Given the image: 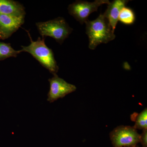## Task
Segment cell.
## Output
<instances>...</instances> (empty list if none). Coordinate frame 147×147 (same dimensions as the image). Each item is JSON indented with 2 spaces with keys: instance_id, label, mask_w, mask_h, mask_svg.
<instances>
[{
  "instance_id": "3",
  "label": "cell",
  "mask_w": 147,
  "mask_h": 147,
  "mask_svg": "<svg viewBox=\"0 0 147 147\" xmlns=\"http://www.w3.org/2000/svg\"><path fill=\"white\" fill-rule=\"evenodd\" d=\"M36 26L42 38L50 36L60 44H62L73 30L65 19L60 17L45 22H38Z\"/></svg>"
},
{
  "instance_id": "15",
  "label": "cell",
  "mask_w": 147,
  "mask_h": 147,
  "mask_svg": "<svg viewBox=\"0 0 147 147\" xmlns=\"http://www.w3.org/2000/svg\"><path fill=\"white\" fill-rule=\"evenodd\" d=\"M0 38H2L1 36V34H0Z\"/></svg>"
},
{
  "instance_id": "11",
  "label": "cell",
  "mask_w": 147,
  "mask_h": 147,
  "mask_svg": "<svg viewBox=\"0 0 147 147\" xmlns=\"http://www.w3.org/2000/svg\"><path fill=\"white\" fill-rule=\"evenodd\" d=\"M135 20V14L131 8L125 7L121 10L119 17V21L121 23L125 25H132Z\"/></svg>"
},
{
  "instance_id": "14",
  "label": "cell",
  "mask_w": 147,
  "mask_h": 147,
  "mask_svg": "<svg viewBox=\"0 0 147 147\" xmlns=\"http://www.w3.org/2000/svg\"><path fill=\"white\" fill-rule=\"evenodd\" d=\"M137 147V146H129V147Z\"/></svg>"
},
{
  "instance_id": "9",
  "label": "cell",
  "mask_w": 147,
  "mask_h": 147,
  "mask_svg": "<svg viewBox=\"0 0 147 147\" xmlns=\"http://www.w3.org/2000/svg\"><path fill=\"white\" fill-rule=\"evenodd\" d=\"M0 13L14 16H25V8L18 2L0 0Z\"/></svg>"
},
{
  "instance_id": "4",
  "label": "cell",
  "mask_w": 147,
  "mask_h": 147,
  "mask_svg": "<svg viewBox=\"0 0 147 147\" xmlns=\"http://www.w3.org/2000/svg\"><path fill=\"white\" fill-rule=\"evenodd\" d=\"M110 137L114 147L134 146L140 141V134L130 126L117 127L110 132Z\"/></svg>"
},
{
  "instance_id": "5",
  "label": "cell",
  "mask_w": 147,
  "mask_h": 147,
  "mask_svg": "<svg viewBox=\"0 0 147 147\" xmlns=\"http://www.w3.org/2000/svg\"><path fill=\"white\" fill-rule=\"evenodd\" d=\"M110 2L108 0H96L93 2L76 1L69 5V13L80 24H83L88 21L90 14L97 11L100 6L109 4Z\"/></svg>"
},
{
  "instance_id": "12",
  "label": "cell",
  "mask_w": 147,
  "mask_h": 147,
  "mask_svg": "<svg viewBox=\"0 0 147 147\" xmlns=\"http://www.w3.org/2000/svg\"><path fill=\"white\" fill-rule=\"evenodd\" d=\"M133 127L136 129H147V108H145L135 118V124Z\"/></svg>"
},
{
  "instance_id": "2",
  "label": "cell",
  "mask_w": 147,
  "mask_h": 147,
  "mask_svg": "<svg viewBox=\"0 0 147 147\" xmlns=\"http://www.w3.org/2000/svg\"><path fill=\"white\" fill-rule=\"evenodd\" d=\"M31 43L27 46H21L22 52L30 53L40 63L53 75L57 74L59 67L55 60L53 50L47 47L44 38L39 37L36 41L30 38Z\"/></svg>"
},
{
  "instance_id": "7",
  "label": "cell",
  "mask_w": 147,
  "mask_h": 147,
  "mask_svg": "<svg viewBox=\"0 0 147 147\" xmlns=\"http://www.w3.org/2000/svg\"><path fill=\"white\" fill-rule=\"evenodd\" d=\"M25 16H14L0 13V34L7 38L24 24Z\"/></svg>"
},
{
  "instance_id": "13",
  "label": "cell",
  "mask_w": 147,
  "mask_h": 147,
  "mask_svg": "<svg viewBox=\"0 0 147 147\" xmlns=\"http://www.w3.org/2000/svg\"><path fill=\"white\" fill-rule=\"evenodd\" d=\"M140 143L143 147H147V129L143 130L142 134H140Z\"/></svg>"
},
{
  "instance_id": "1",
  "label": "cell",
  "mask_w": 147,
  "mask_h": 147,
  "mask_svg": "<svg viewBox=\"0 0 147 147\" xmlns=\"http://www.w3.org/2000/svg\"><path fill=\"white\" fill-rule=\"evenodd\" d=\"M85 24L89 40V48L91 50H94L98 45L108 43L115 38L108 19L103 14H100L93 21L88 20Z\"/></svg>"
},
{
  "instance_id": "10",
  "label": "cell",
  "mask_w": 147,
  "mask_h": 147,
  "mask_svg": "<svg viewBox=\"0 0 147 147\" xmlns=\"http://www.w3.org/2000/svg\"><path fill=\"white\" fill-rule=\"evenodd\" d=\"M20 50H16L8 43L0 42V60H4L9 57H16L21 53Z\"/></svg>"
},
{
  "instance_id": "8",
  "label": "cell",
  "mask_w": 147,
  "mask_h": 147,
  "mask_svg": "<svg viewBox=\"0 0 147 147\" xmlns=\"http://www.w3.org/2000/svg\"><path fill=\"white\" fill-rule=\"evenodd\" d=\"M129 1L127 0H115L108 5L107 9L103 15L108 19L113 32L115 31L118 22L121 10Z\"/></svg>"
},
{
  "instance_id": "6",
  "label": "cell",
  "mask_w": 147,
  "mask_h": 147,
  "mask_svg": "<svg viewBox=\"0 0 147 147\" xmlns=\"http://www.w3.org/2000/svg\"><path fill=\"white\" fill-rule=\"evenodd\" d=\"M49 79L50 90L47 94V101L50 103L54 102L60 98L64 97L67 95L75 91L76 87L69 84L63 79L60 78L57 74H54Z\"/></svg>"
}]
</instances>
